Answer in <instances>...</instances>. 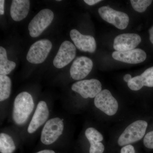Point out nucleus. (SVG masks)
I'll use <instances>...</instances> for the list:
<instances>
[{
    "mask_svg": "<svg viewBox=\"0 0 153 153\" xmlns=\"http://www.w3.org/2000/svg\"><path fill=\"white\" fill-rule=\"evenodd\" d=\"M70 36L75 47L80 51L90 53L95 52L97 44L93 36L82 35L75 29L70 31Z\"/></svg>",
    "mask_w": 153,
    "mask_h": 153,
    "instance_id": "12",
    "label": "nucleus"
},
{
    "mask_svg": "<svg viewBox=\"0 0 153 153\" xmlns=\"http://www.w3.org/2000/svg\"><path fill=\"white\" fill-rule=\"evenodd\" d=\"M149 31L150 35V40L151 43L153 44V26L150 28Z\"/></svg>",
    "mask_w": 153,
    "mask_h": 153,
    "instance_id": "27",
    "label": "nucleus"
},
{
    "mask_svg": "<svg viewBox=\"0 0 153 153\" xmlns=\"http://www.w3.org/2000/svg\"><path fill=\"white\" fill-rule=\"evenodd\" d=\"M131 75L130 74H126L124 76L123 79L125 82H128L132 79Z\"/></svg>",
    "mask_w": 153,
    "mask_h": 153,
    "instance_id": "28",
    "label": "nucleus"
},
{
    "mask_svg": "<svg viewBox=\"0 0 153 153\" xmlns=\"http://www.w3.org/2000/svg\"><path fill=\"white\" fill-rule=\"evenodd\" d=\"M76 54V48L74 44L69 41H64L53 60V65L57 68H63L74 60Z\"/></svg>",
    "mask_w": 153,
    "mask_h": 153,
    "instance_id": "9",
    "label": "nucleus"
},
{
    "mask_svg": "<svg viewBox=\"0 0 153 153\" xmlns=\"http://www.w3.org/2000/svg\"><path fill=\"white\" fill-rule=\"evenodd\" d=\"M30 8L29 0H13L10 8L12 19L16 22H20L25 19L29 13Z\"/></svg>",
    "mask_w": 153,
    "mask_h": 153,
    "instance_id": "16",
    "label": "nucleus"
},
{
    "mask_svg": "<svg viewBox=\"0 0 153 153\" xmlns=\"http://www.w3.org/2000/svg\"><path fill=\"white\" fill-rule=\"evenodd\" d=\"M147 126L148 123L146 121L134 122L120 135L118 140V144L120 146H123L138 141L144 136Z\"/></svg>",
    "mask_w": 153,
    "mask_h": 153,
    "instance_id": "2",
    "label": "nucleus"
},
{
    "mask_svg": "<svg viewBox=\"0 0 153 153\" xmlns=\"http://www.w3.org/2000/svg\"><path fill=\"white\" fill-rule=\"evenodd\" d=\"M49 116V111L47 103L44 101L38 103L32 120L28 128V132L33 134L47 120Z\"/></svg>",
    "mask_w": 153,
    "mask_h": 153,
    "instance_id": "14",
    "label": "nucleus"
},
{
    "mask_svg": "<svg viewBox=\"0 0 153 153\" xmlns=\"http://www.w3.org/2000/svg\"><path fill=\"white\" fill-rule=\"evenodd\" d=\"M95 106L108 116L115 114L118 109L117 100L108 89L102 90L94 98Z\"/></svg>",
    "mask_w": 153,
    "mask_h": 153,
    "instance_id": "7",
    "label": "nucleus"
},
{
    "mask_svg": "<svg viewBox=\"0 0 153 153\" xmlns=\"http://www.w3.org/2000/svg\"><path fill=\"white\" fill-rule=\"evenodd\" d=\"M16 147L13 139L7 134H0V152L1 153H13Z\"/></svg>",
    "mask_w": 153,
    "mask_h": 153,
    "instance_id": "19",
    "label": "nucleus"
},
{
    "mask_svg": "<svg viewBox=\"0 0 153 153\" xmlns=\"http://www.w3.org/2000/svg\"><path fill=\"white\" fill-rule=\"evenodd\" d=\"M54 15L51 10L43 9L31 20L28 26L30 36L33 38L40 36L52 23Z\"/></svg>",
    "mask_w": 153,
    "mask_h": 153,
    "instance_id": "3",
    "label": "nucleus"
},
{
    "mask_svg": "<svg viewBox=\"0 0 153 153\" xmlns=\"http://www.w3.org/2000/svg\"><path fill=\"white\" fill-rule=\"evenodd\" d=\"M60 1V0H57V1Z\"/></svg>",
    "mask_w": 153,
    "mask_h": 153,
    "instance_id": "30",
    "label": "nucleus"
},
{
    "mask_svg": "<svg viewBox=\"0 0 153 153\" xmlns=\"http://www.w3.org/2000/svg\"><path fill=\"white\" fill-rule=\"evenodd\" d=\"M143 143L148 149H153V131L148 133L145 135Z\"/></svg>",
    "mask_w": 153,
    "mask_h": 153,
    "instance_id": "22",
    "label": "nucleus"
},
{
    "mask_svg": "<svg viewBox=\"0 0 153 153\" xmlns=\"http://www.w3.org/2000/svg\"><path fill=\"white\" fill-rule=\"evenodd\" d=\"M105 147L104 145L100 142L98 144L94 146H90L89 153H102L104 152Z\"/></svg>",
    "mask_w": 153,
    "mask_h": 153,
    "instance_id": "23",
    "label": "nucleus"
},
{
    "mask_svg": "<svg viewBox=\"0 0 153 153\" xmlns=\"http://www.w3.org/2000/svg\"><path fill=\"white\" fill-rule=\"evenodd\" d=\"M71 89L79 94L83 98H93L101 91L102 85L98 79H85L74 83Z\"/></svg>",
    "mask_w": 153,
    "mask_h": 153,
    "instance_id": "8",
    "label": "nucleus"
},
{
    "mask_svg": "<svg viewBox=\"0 0 153 153\" xmlns=\"http://www.w3.org/2000/svg\"><path fill=\"white\" fill-rule=\"evenodd\" d=\"M101 1L100 0H84V1L88 5L92 6L100 2Z\"/></svg>",
    "mask_w": 153,
    "mask_h": 153,
    "instance_id": "25",
    "label": "nucleus"
},
{
    "mask_svg": "<svg viewBox=\"0 0 153 153\" xmlns=\"http://www.w3.org/2000/svg\"><path fill=\"white\" fill-rule=\"evenodd\" d=\"M93 63L90 58L85 56L77 57L71 65L70 75L74 80H81L90 73Z\"/></svg>",
    "mask_w": 153,
    "mask_h": 153,
    "instance_id": "10",
    "label": "nucleus"
},
{
    "mask_svg": "<svg viewBox=\"0 0 153 153\" xmlns=\"http://www.w3.org/2000/svg\"><path fill=\"white\" fill-rule=\"evenodd\" d=\"M36 153H55L54 151L52 150H44L40 151Z\"/></svg>",
    "mask_w": 153,
    "mask_h": 153,
    "instance_id": "29",
    "label": "nucleus"
},
{
    "mask_svg": "<svg viewBox=\"0 0 153 153\" xmlns=\"http://www.w3.org/2000/svg\"><path fill=\"white\" fill-rule=\"evenodd\" d=\"M120 153H135L134 148L131 145L124 146L121 149Z\"/></svg>",
    "mask_w": 153,
    "mask_h": 153,
    "instance_id": "24",
    "label": "nucleus"
},
{
    "mask_svg": "<svg viewBox=\"0 0 153 153\" xmlns=\"http://www.w3.org/2000/svg\"><path fill=\"white\" fill-rule=\"evenodd\" d=\"M85 135L90 146L97 145L103 139L102 134L93 128H89L85 131Z\"/></svg>",
    "mask_w": 153,
    "mask_h": 153,
    "instance_id": "20",
    "label": "nucleus"
},
{
    "mask_svg": "<svg viewBox=\"0 0 153 153\" xmlns=\"http://www.w3.org/2000/svg\"><path fill=\"white\" fill-rule=\"evenodd\" d=\"M132 7L134 10L139 13H143L146 10L153 1L152 0H131Z\"/></svg>",
    "mask_w": 153,
    "mask_h": 153,
    "instance_id": "21",
    "label": "nucleus"
},
{
    "mask_svg": "<svg viewBox=\"0 0 153 153\" xmlns=\"http://www.w3.org/2000/svg\"><path fill=\"white\" fill-rule=\"evenodd\" d=\"M5 1L1 0L0 1V14L3 15L4 14V6Z\"/></svg>",
    "mask_w": 153,
    "mask_h": 153,
    "instance_id": "26",
    "label": "nucleus"
},
{
    "mask_svg": "<svg viewBox=\"0 0 153 153\" xmlns=\"http://www.w3.org/2000/svg\"><path fill=\"white\" fill-rule=\"evenodd\" d=\"M140 36L135 33H124L117 36L113 47L117 51H128L134 49L141 43Z\"/></svg>",
    "mask_w": 153,
    "mask_h": 153,
    "instance_id": "11",
    "label": "nucleus"
},
{
    "mask_svg": "<svg viewBox=\"0 0 153 153\" xmlns=\"http://www.w3.org/2000/svg\"><path fill=\"white\" fill-rule=\"evenodd\" d=\"M12 82L7 75H0V101L6 100L10 95Z\"/></svg>",
    "mask_w": 153,
    "mask_h": 153,
    "instance_id": "18",
    "label": "nucleus"
},
{
    "mask_svg": "<svg viewBox=\"0 0 153 153\" xmlns=\"http://www.w3.org/2000/svg\"><path fill=\"white\" fill-rule=\"evenodd\" d=\"M128 86L133 91H138L143 86L153 87V66L145 70L140 75L134 76L128 82Z\"/></svg>",
    "mask_w": 153,
    "mask_h": 153,
    "instance_id": "15",
    "label": "nucleus"
},
{
    "mask_svg": "<svg viewBox=\"0 0 153 153\" xmlns=\"http://www.w3.org/2000/svg\"><path fill=\"white\" fill-rule=\"evenodd\" d=\"M100 16L103 20L120 30L127 27L129 22L128 15L123 12L116 11L109 6H103L98 9Z\"/></svg>",
    "mask_w": 153,
    "mask_h": 153,
    "instance_id": "6",
    "label": "nucleus"
},
{
    "mask_svg": "<svg viewBox=\"0 0 153 153\" xmlns=\"http://www.w3.org/2000/svg\"><path fill=\"white\" fill-rule=\"evenodd\" d=\"M64 128L63 120L56 117L47 122L42 130L41 141L44 144L49 145L55 142L63 133Z\"/></svg>",
    "mask_w": 153,
    "mask_h": 153,
    "instance_id": "4",
    "label": "nucleus"
},
{
    "mask_svg": "<svg viewBox=\"0 0 153 153\" xmlns=\"http://www.w3.org/2000/svg\"><path fill=\"white\" fill-rule=\"evenodd\" d=\"M52 47V43L47 39L36 41L29 49L27 55V60L33 64L43 63L49 55Z\"/></svg>",
    "mask_w": 153,
    "mask_h": 153,
    "instance_id": "5",
    "label": "nucleus"
},
{
    "mask_svg": "<svg viewBox=\"0 0 153 153\" xmlns=\"http://www.w3.org/2000/svg\"><path fill=\"white\" fill-rule=\"evenodd\" d=\"M16 65L13 61L8 60L7 51L4 47H0V74L7 75L11 73Z\"/></svg>",
    "mask_w": 153,
    "mask_h": 153,
    "instance_id": "17",
    "label": "nucleus"
},
{
    "mask_svg": "<svg viewBox=\"0 0 153 153\" xmlns=\"http://www.w3.org/2000/svg\"><path fill=\"white\" fill-rule=\"evenodd\" d=\"M34 108L32 95L24 91L19 94L14 101L13 119L17 124L22 125L27 121Z\"/></svg>",
    "mask_w": 153,
    "mask_h": 153,
    "instance_id": "1",
    "label": "nucleus"
},
{
    "mask_svg": "<svg viewBox=\"0 0 153 153\" xmlns=\"http://www.w3.org/2000/svg\"><path fill=\"white\" fill-rule=\"evenodd\" d=\"M112 57L114 60L130 64H137L143 62L146 58V52L140 49H134L128 51H114Z\"/></svg>",
    "mask_w": 153,
    "mask_h": 153,
    "instance_id": "13",
    "label": "nucleus"
}]
</instances>
